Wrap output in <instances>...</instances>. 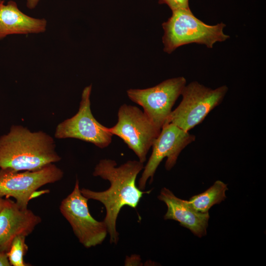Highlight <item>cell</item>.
<instances>
[{
  "label": "cell",
  "instance_id": "obj_11",
  "mask_svg": "<svg viewBox=\"0 0 266 266\" xmlns=\"http://www.w3.org/2000/svg\"><path fill=\"white\" fill-rule=\"evenodd\" d=\"M41 218L28 208L21 209L9 200L0 211V252L7 253L17 236L30 234Z\"/></svg>",
  "mask_w": 266,
  "mask_h": 266
},
{
  "label": "cell",
  "instance_id": "obj_8",
  "mask_svg": "<svg viewBox=\"0 0 266 266\" xmlns=\"http://www.w3.org/2000/svg\"><path fill=\"white\" fill-rule=\"evenodd\" d=\"M186 85V78L180 76L147 89H130L127 93L129 98L142 106L149 119L161 129Z\"/></svg>",
  "mask_w": 266,
  "mask_h": 266
},
{
  "label": "cell",
  "instance_id": "obj_16",
  "mask_svg": "<svg viewBox=\"0 0 266 266\" xmlns=\"http://www.w3.org/2000/svg\"><path fill=\"white\" fill-rule=\"evenodd\" d=\"M161 4H166L172 11L183 8H190L189 0H159Z\"/></svg>",
  "mask_w": 266,
  "mask_h": 266
},
{
  "label": "cell",
  "instance_id": "obj_6",
  "mask_svg": "<svg viewBox=\"0 0 266 266\" xmlns=\"http://www.w3.org/2000/svg\"><path fill=\"white\" fill-rule=\"evenodd\" d=\"M117 115V122L108 128L109 132L121 138L139 161L144 163L161 129L135 106L124 104L120 107Z\"/></svg>",
  "mask_w": 266,
  "mask_h": 266
},
{
  "label": "cell",
  "instance_id": "obj_15",
  "mask_svg": "<svg viewBox=\"0 0 266 266\" xmlns=\"http://www.w3.org/2000/svg\"><path fill=\"white\" fill-rule=\"evenodd\" d=\"M26 237L23 235H19L13 239L9 251L6 253L11 266H30L24 262L23 258L28 249L25 242Z\"/></svg>",
  "mask_w": 266,
  "mask_h": 266
},
{
  "label": "cell",
  "instance_id": "obj_3",
  "mask_svg": "<svg viewBox=\"0 0 266 266\" xmlns=\"http://www.w3.org/2000/svg\"><path fill=\"white\" fill-rule=\"evenodd\" d=\"M167 21L162 24L164 50L170 54L178 47L192 43L204 44L212 48L217 42H223L230 36L223 32V23L209 25L197 18L190 8L172 11Z\"/></svg>",
  "mask_w": 266,
  "mask_h": 266
},
{
  "label": "cell",
  "instance_id": "obj_9",
  "mask_svg": "<svg viewBox=\"0 0 266 266\" xmlns=\"http://www.w3.org/2000/svg\"><path fill=\"white\" fill-rule=\"evenodd\" d=\"M91 91V85L83 89L78 112L57 125L55 133L56 138H76L93 143L100 148H105L111 143L113 135L108 128L100 123L92 113Z\"/></svg>",
  "mask_w": 266,
  "mask_h": 266
},
{
  "label": "cell",
  "instance_id": "obj_4",
  "mask_svg": "<svg viewBox=\"0 0 266 266\" xmlns=\"http://www.w3.org/2000/svg\"><path fill=\"white\" fill-rule=\"evenodd\" d=\"M228 91L226 85L213 89L197 81L186 85L181 101L172 110L165 124L172 123L189 132L222 102Z\"/></svg>",
  "mask_w": 266,
  "mask_h": 266
},
{
  "label": "cell",
  "instance_id": "obj_10",
  "mask_svg": "<svg viewBox=\"0 0 266 266\" xmlns=\"http://www.w3.org/2000/svg\"><path fill=\"white\" fill-rule=\"evenodd\" d=\"M196 136L177 126L165 124L153 142L151 156L138 180V188L145 189L146 184L150 178L153 182V177L160 163L166 158V169L170 170L176 163L181 152L188 145L195 140Z\"/></svg>",
  "mask_w": 266,
  "mask_h": 266
},
{
  "label": "cell",
  "instance_id": "obj_12",
  "mask_svg": "<svg viewBox=\"0 0 266 266\" xmlns=\"http://www.w3.org/2000/svg\"><path fill=\"white\" fill-rule=\"evenodd\" d=\"M158 198L167 206V211L164 217L165 220L177 221L199 237L206 234L209 219L208 212L197 211L188 200L178 198L165 187L161 189Z\"/></svg>",
  "mask_w": 266,
  "mask_h": 266
},
{
  "label": "cell",
  "instance_id": "obj_18",
  "mask_svg": "<svg viewBox=\"0 0 266 266\" xmlns=\"http://www.w3.org/2000/svg\"><path fill=\"white\" fill-rule=\"evenodd\" d=\"M40 0H27V6L30 9L34 8Z\"/></svg>",
  "mask_w": 266,
  "mask_h": 266
},
{
  "label": "cell",
  "instance_id": "obj_13",
  "mask_svg": "<svg viewBox=\"0 0 266 266\" xmlns=\"http://www.w3.org/2000/svg\"><path fill=\"white\" fill-rule=\"evenodd\" d=\"M47 21L36 18L22 12L17 3L10 0L5 4L0 1V40L11 34H28L44 33Z\"/></svg>",
  "mask_w": 266,
  "mask_h": 266
},
{
  "label": "cell",
  "instance_id": "obj_7",
  "mask_svg": "<svg viewBox=\"0 0 266 266\" xmlns=\"http://www.w3.org/2000/svg\"><path fill=\"white\" fill-rule=\"evenodd\" d=\"M89 199L82 195L76 179L73 191L61 201L60 210L70 225L79 241L89 248L102 243L108 233L104 221H99L91 215Z\"/></svg>",
  "mask_w": 266,
  "mask_h": 266
},
{
  "label": "cell",
  "instance_id": "obj_17",
  "mask_svg": "<svg viewBox=\"0 0 266 266\" xmlns=\"http://www.w3.org/2000/svg\"><path fill=\"white\" fill-rule=\"evenodd\" d=\"M10 266L6 253L0 252V266Z\"/></svg>",
  "mask_w": 266,
  "mask_h": 266
},
{
  "label": "cell",
  "instance_id": "obj_20",
  "mask_svg": "<svg viewBox=\"0 0 266 266\" xmlns=\"http://www.w3.org/2000/svg\"><path fill=\"white\" fill-rule=\"evenodd\" d=\"M1 0H0V1H1Z\"/></svg>",
  "mask_w": 266,
  "mask_h": 266
},
{
  "label": "cell",
  "instance_id": "obj_1",
  "mask_svg": "<svg viewBox=\"0 0 266 266\" xmlns=\"http://www.w3.org/2000/svg\"><path fill=\"white\" fill-rule=\"evenodd\" d=\"M117 166L114 160L102 159L96 166L93 175L108 180L110 184L107 190L96 192L82 188L81 194L87 199L96 200L103 204L106 209L104 219L110 236V242L117 244L119 233L116 230V221L121 208L128 206L136 209L144 194H149L152 190L144 191L136 185V178L143 169L144 164L139 161H128Z\"/></svg>",
  "mask_w": 266,
  "mask_h": 266
},
{
  "label": "cell",
  "instance_id": "obj_2",
  "mask_svg": "<svg viewBox=\"0 0 266 266\" xmlns=\"http://www.w3.org/2000/svg\"><path fill=\"white\" fill-rule=\"evenodd\" d=\"M55 147L54 139L46 133L12 125L8 133L0 136V168L39 169L61 160Z\"/></svg>",
  "mask_w": 266,
  "mask_h": 266
},
{
  "label": "cell",
  "instance_id": "obj_5",
  "mask_svg": "<svg viewBox=\"0 0 266 266\" xmlns=\"http://www.w3.org/2000/svg\"><path fill=\"white\" fill-rule=\"evenodd\" d=\"M63 171L54 164L36 170L0 169V198L12 197L21 209L28 208L29 201L45 192L36 191L42 186L60 180Z\"/></svg>",
  "mask_w": 266,
  "mask_h": 266
},
{
  "label": "cell",
  "instance_id": "obj_19",
  "mask_svg": "<svg viewBox=\"0 0 266 266\" xmlns=\"http://www.w3.org/2000/svg\"><path fill=\"white\" fill-rule=\"evenodd\" d=\"M9 200L0 198V211L8 204Z\"/></svg>",
  "mask_w": 266,
  "mask_h": 266
},
{
  "label": "cell",
  "instance_id": "obj_14",
  "mask_svg": "<svg viewBox=\"0 0 266 266\" xmlns=\"http://www.w3.org/2000/svg\"><path fill=\"white\" fill-rule=\"evenodd\" d=\"M227 185L222 181L217 180L204 192L192 197L188 200L191 206L197 211L208 212L210 208L219 204L226 198Z\"/></svg>",
  "mask_w": 266,
  "mask_h": 266
}]
</instances>
